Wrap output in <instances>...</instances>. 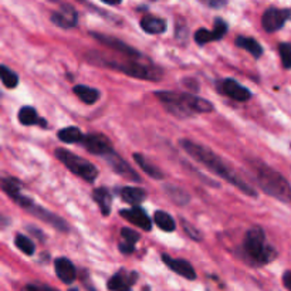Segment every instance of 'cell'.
Here are the masks:
<instances>
[{"label": "cell", "instance_id": "f546056e", "mask_svg": "<svg viewBox=\"0 0 291 291\" xmlns=\"http://www.w3.org/2000/svg\"><path fill=\"white\" fill-rule=\"evenodd\" d=\"M15 243L16 247H17L20 252H23L24 254H27V256H33V254H34V250H36L34 243H33L27 236H24V235H17V236H16Z\"/></svg>", "mask_w": 291, "mask_h": 291}, {"label": "cell", "instance_id": "484cf974", "mask_svg": "<svg viewBox=\"0 0 291 291\" xmlns=\"http://www.w3.org/2000/svg\"><path fill=\"white\" fill-rule=\"evenodd\" d=\"M84 138L83 132L77 127H67L59 132V139L64 144H74V142H81Z\"/></svg>", "mask_w": 291, "mask_h": 291}, {"label": "cell", "instance_id": "d590c367", "mask_svg": "<svg viewBox=\"0 0 291 291\" xmlns=\"http://www.w3.org/2000/svg\"><path fill=\"white\" fill-rule=\"evenodd\" d=\"M185 230H186V233H188V235H189L192 239H195V240H200L199 231H198L196 229H189L188 223H185Z\"/></svg>", "mask_w": 291, "mask_h": 291}, {"label": "cell", "instance_id": "ab89813d", "mask_svg": "<svg viewBox=\"0 0 291 291\" xmlns=\"http://www.w3.org/2000/svg\"><path fill=\"white\" fill-rule=\"evenodd\" d=\"M69 291H80V290H78V288H70Z\"/></svg>", "mask_w": 291, "mask_h": 291}, {"label": "cell", "instance_id": "e575fe53", "mask_svg": "<svg viewBox=\"0 0 291 291\" xmlns=\"http://www.w3.org/2000/svg\"><path fill=\"white\" fill-rule=\"evenodd\" d=\"M24 291H59L50 287V285H44V284H27L24 287Z\"/></svg>", "mask_w": 291, "mask_h": 291}, {"label": "cell", "instance_id": "603a6c76", "mask_svg": "<svg viewBox=\"0 0 291 291\" xmlns=\"http://www.w3.org/2000/svg\"><path fill=\"white\" fill-rule=\"evenodd\" d=\"M236 46L245 48L246 51H249L250 54H253L256 59H259L261 54H263V47H261L253 37H245V36H240V37L236 38Z\"/></svg>", "mask_w": 291, "mask_h": 291}, {"label": "cell", "instance_id": "52a82bcc", "mask_svg": "<svg viewBox=\"0 0 291 291\" xmlns=\"http://www.w3.org/2000/svg\"><path fill=\"white\" fill-rule=\"evenodd\" d=\"M288 19H291V10L270 8L264 12V15L261 17V24L267 33H274L280 30Z\"/></svg>", "mask_w": 291, "mask_h": 291}, {"label": "cell", "instance_id": "f1b7e54d", "mask_svg": "<svg viewBox=\"0 0 291 291\" xmlns=\"http://www.w3.org/2000/svg\"><path fill=\"white\" fill-rule=\"evenodd\" d=\"M0 76H2V83L5 84V87L8 88H15L19 84V77L15 71H12L8 69L6 66H2L0 67Z\"/></svg>", "mask_w": 291, "mask_h": 291}, {"label": "cell", "instance_id": "4316f807", "mask_svg": "<svg viewBox=\"0 0 291 291\" xmlns=\"http://www.w3.org/2000/svg\"><path fill=\"white\" fill-rule=\"evenodd\" d=\"M2 189L5 191L6 195H9L12 199H15L16 202L20 199L22 193H20V184L19 181H16L13 178H6L2 181Z\"/></svg>", "mask_w": 291, "mask_h": 291}, {"label": "cell", "instance_id": "ac0fdd59", "mask_svg": "<svg viewBox=\"0 0 291 291\" xmlns=\"http://www.w3.org/2000/svg\"><path fill=\"white\" fill-rule=\"evenodd\" d=\"M92 36L97 38V40H100L101 43H104L105 46L111 47L112 50L123 51V53H125L127 55H131V57H139L138 51H135L134 48L128 47L125 43H123L121 40H118V38L108 37V36H102V34H92Z\"/></svg>", "mask_w": 291, "mask_h": 291}, {"label": "cell", "instance_id": "ffe728a7", "mask_svg": "<svg viewBox=\"0 0 291 291\" xmlns=\"http://www.w3.org/2000/svg\"><path fill=\"white\" fill-rule=\"evenodd\" d=\"M141 27H142V30L149 34H161L166 30V22L163 19L146 16L141 20Z\"/></svg>", "mask_w": 291, "mask_h": 291}, {"label": "cell", "instance_id": "9a60e30c", "mask_svg": "<svg viewBox=\"0 0 291 291\" xmlns=\"http://www.w3.org/2000/svg\"><path fill=\"white\" fill-rule=\"evenodd\" d=\"M78 16L77 12L71 6H63V9L57 13H53L51 22L62 29H71L77 24Z\"/></svg>", "mask_w": 291, "mask_h": 291}, {"label": "cell", "instance_id": "d4e9b609", "mask_svg": "<svg viewBox=\"0 0 291 291\" xmlns=\"http://www.w3.org/2000/svg\"><path fill=\"white\" fill-rule=\"evenodd\" d=\"M153 220L156 223V226L161 230H163V231H173V230L177 229V224H175V220L172 219V216H169L163 210L155 212Z\"/></svg>", "mask_w": 291, "mask_h": 291}, {"label": "cell", "instance_id": "5bb4252c", "mask_svg": "<svg viewBox=\"0 0 291 291\" xmlns=\"http://www.w3.org/2000/svg\"><path fill=\"white\" fill-rule=\"evenodd\" d=\"M54 268H55V274L60 278V281L64 284L74 283L77 278V270L74 264L66 259V257H59L54 261Z\"/></svg>", "mask_w": 291, "mask_h": 291}, {"label": "cell", "instance_id": "4dcf8cb0", "mask_svg": "<svg viewBox=\"0 0 291 291\" xmlns=\"http://www.w3.org/2000/svg\"><path fill=\"white\" fill-rule=\"evenodd\" d=\"M165 189H166V193L177 202L178 205H186L189 202V195L184 189H179L175 186H166Z\"/></svg>", "mask_w": 291, "mask_h": 291}, {"label": "cell", "instance_id": "d6a6232c", "mask_svg": "<svg viewBox=\"0 0 291 291\" xmlns=\"http://www.w3.org/2000/svg\"><path fill=\"white\" fill-rule=\"evenodd\" d=\"M281 63H283L284 69H291V44L290 43H281L278 47Z\"/></svg>", "mask_w": 291, "mask_h": 291}, {"label": "cell", "instance_id": "e0dca14e", "mask_svg": "<svg viewBox=\"0 0 291 291\" xmlns=\"http://www.w3.org/2000/svg\"><path fill=\"white\" fill-rule=\"evenodd\" d=\"M139 240V235L135 230L124 227L121 230V242H120V252L124 254L134 253L135 243Z\"/></svg>", "mask_w": 291, "mask_h": 291}, {"label": "cell", "instance_id": "cb8c5ba5", "mask_svg": "<svg viewBox=\"0 0 291 291\" xmlns=\"http://www.w3.org/2000/svg\"><path fill=\"white\" fill-rule=\"evenodd\" d=\"M134 159H135V162H137L139 166H141V169H142L145 173H148L151 178H153V179H158V181L163 178V173L159 170V168H156L155 165H152V163L148 161L146 158H144L141 153H134Z\"/></svg>", "mask_w": 291, "mask_h": 291}, {"label": "cell", "instance_id": "5b68a950", "mask_svg": "<svg viewBox=\"0 0 291 291\" xmlns=\"http://www.w3.org/2000/svg\"><path fill=\"white\" fill-rule=\"evenodd\" d=\"M54 153H55V158L62 162L66 168L71 170L77 177L83 178L87 182H94L95 178L98 177V169L95 168L91 162L77 156L76 153L70 152L67 149H63V148L55 149Z\"/></svg>", "mask_w": 291, "mask_h": 291}, {"label": "cell", "instance_id": "8992f818", "mask_svg": "<svg viewBox=\"0 0 291 291\" xmlns=\"http://www.w3.org/2000/svg\"><path fill=\"white\" fill-rule=\"evenodd\" d=\"M105 66L111 67V69L118 70L121 73H125L127 76L135 77V78H142V80H151V81H158L161 80L162 71L153 66H144L137 60L132 62H111V60H105L104 62Z\"/></svg>", "mask_w": 291, "mask_h": 291}, {"label": "cell", "instance_id": "44dd1931", "mask_svg": "<svg viewBox=\"0 0 291 291\" xmlns=\"http://www.w3.org/2000/svg\"><path fill=\"white\" fill-rule=\"evenodd\" d=\"M92 196H94V200L97 202V205L100 207L101 213L105 216L109 215L112 196H111V193H109L107 188H98V189H95Z\"/></svg>", "mask_w": 291, "mask_h": 291}, {"label": "cell", "instance_id": "74e56055", "mask_svg": "<svg viewBox=\"0 0 291 291\" xmlns=\"http://www.w3.org/2000/svg\"><path fill=\"white\" fill-rule=\"evenodd\" d=\"M101 2H104L107 5H111V6H115V5H120L123 0H101Z\"/></svg>", "mask_w": 291, "mask_h": 291}, {"label": "cell", "instance_id": "6da1fadb", "mask_svg": "<svg viewBox=\"0 0 291 291\" xmlns=\"http://www.w3.org/2000/svg\"><path fill=\"white\" fill-rule=\"evenodd\" d=\"M179 145L182 146L185 152L191 155L195 161H198L202 165H205L210 172L216 173L217 177H220L224 181H227L229 184L239 188V191H242L249 196H257V193L253 191V188L250 185H247L239 177L238 173L230 168L226 162L223 161L219 155H216L213 151H210L206 146H202L196 142H192L189 139H181Z\"/></svg>", "mask_w": 291, "mask_h": 291}, {"label": "cell", "instance_id": "3957f363", "mask_svg": "<svg viewBox=\"0 0 291 291\" xmlns=\"http://www.w3.org/2000/svg\"><path fill=\"white\" fill-rule=\"evenodd\" d=\"M243 252L250 263L256 266H263L276 259V250L273 246H270L266 240L264 230L254 226L247 230L245 240H243Z\"/></svg>", "mask_w": 291, "mask_h": 291}, {"label": "cell", "instance_id": "1f68e13d", "mask_svg": "<svg viewBox=\"0 0 291 291\" xmlns=\"http://www.w3.org/2000/svg\"><path fill=\"white\" fill-rule=\"evenodd\" d=\"M213 40H216L213 30L199 29V30L195 33V41H196L199 46H203V44H206L209 41H213Z\"/></svg>", "mask_w": 291, "mask_h": 291}, {"label": "cell", "instance_id": "83f0119b", "mask_svg": "<svg viewBox=\"0 0 291 291\" xmlns=\"http://www.w3.org/2000/svg\"><path fill=\"white\" fill-rule=\"evenodd\" d=\"M19 121L22 125H34V124H38V121H41L38 118L37 111L33 107H23L20 108L19 111Z\"/></svg>", "mask_w": 291, "mask_h": 291}, {"label": "cell", "instance_id": "8d00e7d4", "mask_svg": "<svg viewBox=\"0 0 291 291\" xmlns=\"http://www.w3.org/2000/svg\"><path fill=\"white\" fill-rule=\"evenodd\" d=\"M283 283L285 285V288L291 291V271H285L283 274Z\"/></svg>", "mask_w": 291, "mask_h": 291}, {"label": "cell", "instance_id": "ba28073f", "mask_svg": "<svg viewBox=\"0 0 291 291\" xmlns=\"http://www.w3.org/2000/svg\"><path fill=\"white\" fill-rule=\"evenodd\" d=\"M81 144L84 145V148L88 152L94 153V155H100V156H105L107 153L114 151L107 137H104L101 134H88V135H84Z\"/></svg>", "mask_w": 291, "mask_h": 291}, {"label": "cell", "instance_id": "d6986e66", "mask_svg": "<svg viewBox=\"0 0 291 291\" xmlns=\"http://www.w3.org/2000/svg\"><path fill=\"white\" fill-rule=\"evenodd\" d=\"M73 91L80 100L83 101L84 104H88V105L95 104L101 97V92L97 88H92V87H88V85H76L73 88Z\"/></svg>", "mask_w": 291, "mask_h": 291}, {"label": "cell", "instance_id": "9c48e42d", "mask_svg": "<svg viewBox=\"0 0 291 291\" xmlns=\"http://www.w3.org/2000/svg\"><path fill=\"white\" fill-rule=\"evenodd\" d=\"M138 280V274L135 271L120 270L108 280V290L109 291H131V287Z\"/></svg>", "mask_w": 291, "mask_h": 291}, {"label": "cell", "instance_id": "836d02e7", "mask_svg": "<svg viewBox=\"0 0 291 291\" xmlns=\"http://www.w3.org/2000/svg\"><path fill=\"white\" fill-rule=\"evenodd\" d=\"M226 31H227V24L224 23L222 19H216L215 27H213V34H215L216 40L223 38V36L226 34Z\"/></svg>", "mask_w": 291, "mask_h": 291}, {"label": "cell", "instance_id": "7c38bea8", "mask_svg": "<svg viewBox=\"0 0 291 291\" xmlns=\"http://www.w3.org/2000/svg\"><path fill=\"white\" fill-rule=\"evenodd\" d=\"M26 210H29L31 215L36 216V217H38L40 220H43V222H47L48 224H51V226H54L55 229L62 230V231H67L69 230V226H67V223H66V220L64 219H62V217H59V216L53 215L51 212H48V210H46V209H43V207L37 206L34 202L31 203L30 206L27 207Z\"/></svg>", "mask_w": 291, "mask_h": 291}, {"label": "cell", "instance_id": "2e32d148", "mask_svg": "<svg viewBox=\"0 0 291 291\" xmlns=\"http://www.w3.org/2000/svg\"><path fill=\"white\" fill-rule=\"evenodd\" d=\"M222 91L230 97V98H233V100L236 101H247L250 97H252V92L249 91L246 87L243 85H240L238 81H235V80H224L222 83Z\"/></svg>", "mask_w": 291, "mask_h": 291}, {"label": "cell", "instance_id": "7a4b0ae2", "mask_svg": "<svg viewBox=\"0 0 291 291\" xmlns=\"http://www.w3.org/2000/svg\"><path fill=\"white\" fill-rule=\"evenodd\" d=\"M161 102L166 107L170 114L179 118H188L196 112H210L213 111L212 102L199 98L192 94H181V92L161 91L155 94Z\"/></svg>", "mask_w": 291, "mask_h": 291}, {"label": "cell", "instance_id": "30bf717a", "mask_svg": "<svg viewBox=\"0 0 291 291\" xmlns=\"http://www.w3.org/2000/svg\"><path fill=\"white\" fill-rule=\"evenodd\" d=\"M104 158L107 159V162L109 163V166L114 169L118 175H121V177H124L125 179H128V181H134V182H139V181H141V178H139L138 173L131 168L130 165L124 161V159H121V156H118L114 151L107 153Z\"/></svg>", "mask_w": 291, "mask_h": 291}, {"label": "cell", "instance_id": "4fadbf2b", "mask_svg": "<svg viewBox=\"0 0 291 291\" xmlns=\"http://www.w3.org/2000/svg\"><path fill=\"white\" fill-rule=\"evenodd\" d=\"M121 216L124 219H127L128 222L138 226L139 229L142 230H151L152 224H151V219L149 216L146 215L145 210L142 207L134 206L132 209H125V210H121Z\"/></svg>", "mask_w": 291, "mask_h": 291}, {"label": "cell", "instance_id": "277c9868", "mask_svg": "<svg viewBox=\"0 0 291 291\" xmlns=\"http://www.w3.org/2000/svg\"><path fill=\"white\" fill-rule=\"evenodd\" d=\"M256 179L267 195L285 203H291V185L281 173L266 165H260L256 170Z\"/></svg>", "mask_w": 291, "mask_h": 291}, {"label": "cell", "instance_id": "f35d334b", "mask_svg": "<svg viewBox=\"0 0 291 291\" xmlns=\"http://www.w3.org/2000/svg\"><path fill=\"white\" fill-rule=\"evenodd\" d=\"M142 291H151V288H149V287H148V285H145V287H144V288H142Z\"/></svg>", "mask_w": 291, "mask_h": 291}, {"label": "cell", "instance_id": "8fae6325", "mask_svg": "<svg viewBox=\"0 0 291 291\" xmlns=\"http://www.w3.org/2000/svg\"><path fill=\"white\" fill-rule=\"evenodd\" d=\"M162 260L173 273H177L179 276L185 277L188 280H195L196 278V271H195V268L189 261L184 260V259H173L168 254H162Z\"/></svg>", "mask_w": 291, "mask_h": 291}, {"label": "cell", "instance_id": "7402d4cb", "mask_svg": "<svg viewBox=\"0 0 291 291\" xmlns=\"http://www.w3.org/2000/svg\"><path fill=\"white\" fill-rule=\"evenodd\" d=\"M121 198H123L124 202L130 203L132 206H138L141 202H144L146 198V193L144 189L141 188H132V186H128V188H124L121 191Z\"/></svg>", "mask_w": 291, "mask_h": 291}]
</instances>
